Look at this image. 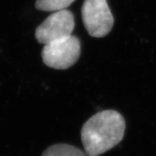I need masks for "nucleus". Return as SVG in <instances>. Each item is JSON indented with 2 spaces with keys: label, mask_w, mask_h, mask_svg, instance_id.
I'll use <instances>...</instances> for the list:
<instances>
[{
  "label": "nucleus",
  "mask_w": 156,
  "mask_h": 156,
  "mask_svg": "<svg viewBox=\"0 0 156 156\" xmlns=\"http://www.w3.org/2000/svg\"><path fill=\"white\" fill-rule=\"evenodd\" d=\"M125 121L115 110H104L96 113L83 125L81 138L88 156H98L106 152L122 140Z\"/></svg>",
  "instance_id": "1"
},
{
  "label": "nucleus",
  "mask_w": 156,
  "mask_h": 156,
  "mask_svg": "<svg viewBox=\"0 0 156 156\" xmlns=\"http://www.w3.org/2000/svg\"><path fill=\"white\" fill-rule=\"evenodd\" d=\"M81 54V44L75 36L58 40L44 44L41 57L44 64L58 70H64L74 65Z\"/></svg>",
  "instance_id": "2"
},
{
  "label": "nucleus",
  "mask_w": 156,
  "mask_h": 156,
  "mask_svg": "<svg viewBox=\"0 0 156 156\" xmlns=\"http://www.w3.org/2000/svg\"><path fill=\"white\" fill-rule=\"evenodd\" d=\"M82 18L87 32L94 37H105L114 22L106 0H85L82 7Z\"/></svg>",
  "instance_id": "3"
},
{
  "label": "nucleus",
  "mask_w": 156,
  "mask_h": 156,
  "mask_svg": "<svg viewBox=\"0 0 156 156\" xmlns=\"http://www.w3.org/2000/svg\"><path fill=\"white\" fill-rule=\"evenodd\" d=\"M75 17L72 12L62 10L48 16L36 30L37 41L47 44L71 35L75 29Z\"/></svg>",
  "instance_id": "4"
},
{
  "label": "nucleus",
  "mask_w": 156,
  "mask_h": 156,
  "mask_svg": "<svg viewBox=\"0 0 156 156\" xmlns=\"http://www.w3.org/2000/svg\"><path fill=\"white\" fill-rule=\"evenodd\" d=\"M42 156H88L86 151L72 145L58 144L49 147L44 151Z\"/></svg>",
  "instance_id": "5"
},
{
  "label": "nucleus",
  "mask_w": 156,
  "mask_h": 156,
  "mask_svg": "<svg viewBox=\"0 0 156 156\" xmlns=\"http://www.w3.org/2000/svg\"><path fill=\"white\" fill-rule=\"evenodd\" d=\"M75 0H37L36 8L43 11H59L66 10Z\"/></svg>",
  "instance_id": "6"
}]
</instances>
